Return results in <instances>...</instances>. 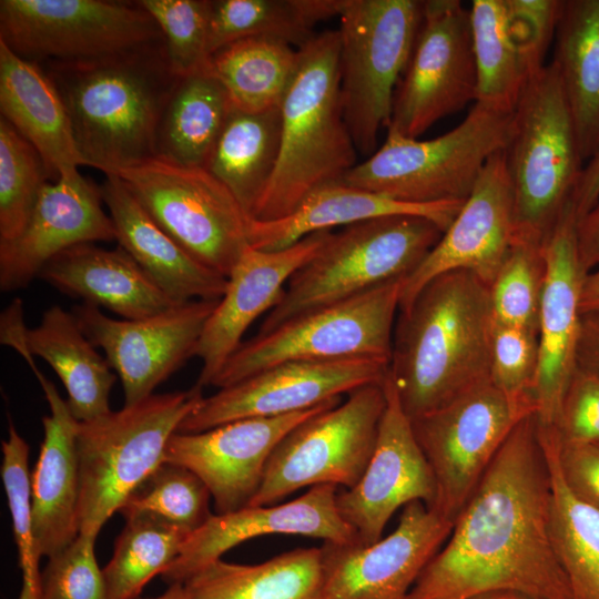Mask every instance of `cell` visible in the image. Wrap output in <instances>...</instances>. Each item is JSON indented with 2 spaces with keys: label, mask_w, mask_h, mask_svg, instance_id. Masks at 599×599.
Segmentation results:
<instances>
[{
  "label": "cell",
  "mask_w": 599,
  "mask_h": 599,
  "mask_svg": "<svg viewBox=\"0 0 599 599\" xmlns=\"http://www.w3.org/2000/svg\"><path fill=\"white\" fill-rule=\"evenodd\" d=\"M102 204L100 186L81 173L48 181L20 235L0 243L1 291L26 288L51 258L74 245L116 240Z\"/></svg>",
  "instance_id": "cell-25"
},
{
  "label": "cell",
  "mask_w": 599,
  "mask_h": 599,
  "mask_svg": "<svg viewBox=\"0 0 599 599\" xmlns=\"http://www.w3.org/2000/svg\"><path fill=\"white\" fill-rule=\"evenodd\" d=\"M515 238V200L505 149L488 159L451 224L404 280L399 309L448 272H469L490 286Z\"/></svg>",
  "instance_id": "cell-20"
},
{
  "label": "cell",
  "mask_w": 599,
  "mask_h": 599,
  "mask_svg": "<svg viewBox=\"0 0 599 599\" xmlns=\"http://www.w3.org/2000/svg\"><path fill=\"white\" fill-rule=\"evenodd\" d=\"M342 397L313 408L273 417L233 420L200 433H174L164 461L186 467L209 488L217 515L248 506L258 491L267 460L283 437Z\"/></svg>",
  "instance_id": "cell-19"
},
{
  "label": "cell",
  "mask_w": 599,
  "mask_h": 599,
  "mask_svg": "<svg viewBox=\"0 0 599 599\" xmlns=\"http://www.w3.org/2000/svg\"><path fill=\"white\" fill-rule=\"evenodd\" d=\"M545 274L544 243L516 235L489 286L494 319L538 334Z\"/></svg>",
  "instance_id": "cell-43"
},
{
  "label": "cell",
  "mask_w": 599,
  "mask_h": 599,
  "mask_svg": "<svg viewBox=\"0 0 599 599\" xmlns=\"http://www.w3.org/2000/svg\"><path fill=\"white\" fill-rule=\"evenodd\" d=\"M599 202V151L582 169L572 204L578 222Z\"/></svg>",
  "instance_id": "cell-53"
},
{
  "label": "cell",
  "mask_w": 599,
  "mask_h": 599,
  "mask_svg": "<svg viewBox=\"0 0 599 599\" xmlns=\"http://www.w3.org/2000/svg\"><path fill=\"white\" fill-rule=\"evenodd\" d=\"M531 414L487 379L413 419L436 484L429 509L454 522L511 430Z\"/></svg>",
  "instance_id": "cell-14"
},
{
  "label": "cell",
  "mask_w": 599,
  "mask_h": 599,
  "mask_svg": "<svg viewBox=\"0 0 599 599\" xmlns=\"http://www.w3.org/2000/svg\"><path fill=\"white\" fill-rule=\"evenodd\" d=\"M572 202L544 242L545 283L538 322V368L534 387L538 426L555 429L577 369L585 272L578 252Z\"/></svg>",
  "instance_id": "cell-21"
},
{
  "label": "cell",
  "mask_w": 599,
  "mask_h": 599,
  "mask_svg": "<svg viewBox=\"0 0 599 599\" xmlns=\"http://www.w3.org/2000/svg\"><path fill=\"white\" fill-rule=\"evenodd\" d=\"M337 487L313 486L281 505L246 506L212 517L185 540L179 556L161 575L169 585L183 583L233 547L265 535H300L336 544L357 542L354 529L336 505Z\"/></svg>",
  "instance_id": "cell-23"
},
{
  "label": "cell",
  "mask_w": 599,
  "mask_h": 599,
  "mask_svg": "<svg viewBox=\"0 0 599 599\" xmlns=\"http://www.w3.org/2000/svg\"><path fill=\"white\" fill-rule=\"evenodd\" d=\"M125 520L113 555L102 569L108 599H139L145 585L164 572L191 535L186 529L151 514Z\"/></svg>",
  "instance_id": "cell-40"
},
{
  "label": "cell",
  "mask_w": 599,
  "mask_h": 599,
  "mask_svg": "<svg viewBox=\"0 0 599 599\" xmlns=\"http://www.w3.org/2000/svg\"><path fill=\"white\" fill-rule=\"evenodd\" d=\"M281 106L246 112L231 106L205 169L253 214L274 174L281 146Z\"/></svg>",
  "instance_id": "cell-34"
},
{
  "label": "cell",
  "mask_w": 599,
  "mask_h": 599,
  "mask_svg": "<svg viewBox=\"0 0 599 599\" xmlns=\"http://www.w3.org/2000/svg\"><path fill=\"white\" fill-rule=\"evenodd\" d=\"M512 130L514 110L475 102L461 123L430 140L387 129L383 145L341 181L412 204L465 201Z\"/></svg>",
  "instance_id": "cell-7"
},
{
  "label": "cell",
  "mask_w": 599,
  "mask_h": 599,
  "mask_svg": "<svg viewBox=\"0 0 599 599\" xmlns=\"http://www.w3.org/2000/svg\"><path fill=\"white\" fill-rule=\"evenodd\" d=\"M162 32L171 71L183 78L209 68V0H141Z\"/></svg>",
  "instance_id": "cell-44"
},
{
  "label": "cell",
  "mask_w": 599,
  "mask_h": 599,
  "mask_svg": "<svg viewBox=\"0 0 599 599\" xmlns=\"http://www.w3.org/2000/svg\"><path fill=\"white\" fill-rule=\"evenodd\" d=\"M27 345L32 356L41 357L59 376L78 422H89L111 412L109 398L118 376L72 313L60 305L49 307L40 323L28 328Z\"/></svg>",
  "instance_id": "cell-31"
},
{
  "label": "cell",
  "mask_w": 599,
  "mask_h": 599,
  "mask_svg": "<svg viewBox=\"0 0 599 599\" xmlns=\"http://www.w3.org/2000/svg\"><path fill=\"white\" fill-rule=\"evenodd\" d=\"M385 407L384 383L369 384L300 423L272 451L248 506L275 505L304 487L353 488L374 453Z\"/></svg>",
  "instance_id": "cell-11"
},
{
  "label": "cell",
  "mask_w": 599,
  "mask_h": 599,
  "mask_svg": "<svg viewBox=\"0 0 599 599\" xmlns=\"http://www.w3.org/2000/svg\"><path fill=\"white\" fill-rule=\"evenodd\" d=\"M580 263L586 273L599 266V202L577 225Z\"/></svg>",
  "instance_id": "cell-52"
},
{
  "label": "cell",
  "mask_w": 599,
  "mask_h": 599,
  "mask_svg": "<svg viewBox=\"0 0 599 599\" xmlns=\"http://www.w3.org/2000/svg\"><path fill=\"white\" fill-rule=\"evenodd\" d=\"M231 106L209 68L180 78L159 122L156 158L205 169Z\"/></svg>",
  "instance_id": "cell-35"
},
{
  "label": "cell",
  "mask_w": 599,
  "mask_h": 599,
  "mask_svg": "<svg viewBox=\"0 0 599 599\" xmlns=\"http://www.w3.org/2000/svg\"><path fill=\"white\" fill-rule=\"evenodd\" d=\"M0 110L40 154L53 181L72 177L84 165L65 104L41 65L0 41Z\"/></svg>",
  "instance_id": "cell-29"
},
{
  "label": "cell",
  "mask_w": 599,
  "mask_h": 599,
  "mask_svg": "<svg viewBox=\"0 0 599 599\" xmlns=\"http://www.w3.org/2000/svg\"><path fill=\"white\" fill-rule=\"evenodd\" d=\"M51 179L38 151L0 118V243L23 231L38 196Z\"/></svg>",
  "instance_id": "cell-42"
},
{
  "label": "cell",
  "mask_w": 599,
  "mask_h": 599,
  "mask_svg": "<svg viewBox=\"0 0 599 599\" xmlns=\"http://www.w3.org/2000/svg\"><path fill=\"white\" fill-rule=\"evenodd\" d=\"M323 579L322 548L312 547L255 565L219 559L183 585L193 599H319Z\"/></svg>",
  "instance_id": "cell-33"
},
{
  "label": "cell",
  "mask_w": 599,
  "mask_h": 599,
  "mask_svg": "<svg viewBox=\"0 0 599 599\" xmlns=\"http://www.w3.org/2000/svg\"><path fill=\"white\" fill-rule=\"evenodd\" d=\"M141 599V598H139ZM149 599H193L183 583H172L169 588L155 598Z\"/></svg>",
  "instance_id": "cell-56"
},
{
  "label": "cell",
  "mask_w": 599,
  "mask_h": 599,
  "mask_svg": "<svg viewBox=\"0 0 599 599\" xmlns=\"http://www.w3.org/2000/svg\"><path fill=\"white\" fill-rule=\"evenodd\" d=\"M219 301L195 300L141 319L113 318L91 304L72 309L80 328L120 378L124 405L152 394L193 356Z\"/></svg>",
  "instance_id": "cell-16"
},
{
  "label": "cell",
  "mask_w": 599,
  "mask_h": 599,
  "mask_svg": "<svg viewBox=\"0 0 599 599\" xmlns=\"http://www.w3.org/2000/svg\"><path fill=\"white\" fill-rule=\"evenodd\" d=\"M558 461L570 490L599 510V441L560 444L558 439Z\"/></svg>",
  "instance_id": "cell-50"
},
{
  "label": "cell",
  "mask_w": 599,
  "mask_h": 599,
  "mask_svg": "<svg viewBox=\"0 0 599 599\" xmlns=\"http://www.w3.org/2000/svg\"><path fill=\"white\" fill-rule=\"evenodd\" d=\"M470 14L458 0L423 1L422 21L387 129L417 139L476 100Z\"/></svg>",
  "instance_id": "cell-15"
},
{
  "label": "cell",
  "mask_w": 599,
  "mask_h": 599,
  "mask_svg": "<svg viewBox=\"0 0 599 599\" xmlns=\"http://www.w3.org/2000/svg\"><path fill=\"white\" fill-rule=\"evenodd\" d=\"M1 446L3 455L1 477L12 518L23 583L40 595L41 572L33 535L32 486L28 466L29 445L10 422L8 439L3 440Z\"/></svg>",
  "instance_id": "cell-45"
},
{
  "label": "cell",
  "mask_w": 599,
  "mask_h": 599,
  "mask_svg": "<svg viewBox=\"0 0 599 599\" xmlns=\"http://www.w3.org/2000/svg\"><path fill=\"white\" fill-rule=\"evenodd\" d=\"M384 388L386 407L368 466L353 488L336 496L339 515L363 546L382 538L398 508L413 501L432 508L436 498L433 471L388 375Z\"/></svg>",
  "instance_id": "cell-22"
},
{
  "label": "cell",
  "mask_w": 599,
  "mask_h": 599,
  "mask_svg": "<svg viewBox=\"0 0 599 599\" xmlns=\"http://www.w3.org/2000/svg\"><path fill=\"white\" fill-rule=\"evenodd\" d=\"M38 278L124 319L146 318L176 305L120 245H74L51 258Z\"/></svg>",
  "instance_id": "cell-28"
},
{
  "label": "cell",
  "mask_w": 599,
  "mask_h": 599,
  "mask_svg": "<svg viewBox=\"0 0 599 599\" xmlns=\"http://www.w3.org/2000/svg\"><path fill=\"white\" fill-rule=\"evenodd\" d=\"M332 231L313 233L288 247L263 251L248 245L227 276L223 296L209 317L196 348L202 368L196 384L212 385L242 345L251 324L281 300L290 278L309 262Z\"/></svg>",
  "instance_id": "cell-24"
},
{
  "label": "cell",
  "mask_w": 599,
  "mask_h": 599,
  "mask_svg": "<svg viewBox=\"0 0 599 599\" xmlns=\"http://www.w3.org/2000/svg\"><path fill=\"white\" fill-rule=\"evenodd\" d=\"M423 14L417 0H343L338 19L343 116L357 151L372 153L390 121L395 87Z\"/></svg>",
  "instance_id": "cell-9"
},
{
  "label": "cell",
  "mask_w": 599,
  "mask_h": 599,
  "mask_svg": "<svg viewBox=\"0 0 599 599\" xmlns=\"http://www.w3.org/2000/svg\"><path fill=\"white\" fill-rule=\"evenodd\" d=\"M561 2L560 0H506L510 24L530 75L545 65V55L556 33Z\"/></svg>",
  "instance_id": "cell-48"
},
{
  "label": "cell",
  "mask_w": 599,
  "mask_h": 599,
  "mask_svg": "<svg viewBox=\"0 0 599 599\" xmlns=\"http://www.w3.org/2000/svg\"><path fill=\"white\" fill-rule=\"evenodd\" d=\"M463 203L464 201H445L412 204L338 181L316 189L282 219L250 220L248 242L257 250L277 251L316 232L392 215L426 217L444 233Z\"/></svg>",
  "instance_id": "cell-30"
},
{
  "label": "cell",
  "mask_w": 599,
  "mask_h": 599,
  "mask_svg": "<svg viewBox=\"0 0 599 599\" xmlns=\"http://www.w3.org/2000/svg\"><path fill=\"white\" fill-rule=\"evenodd\" d=\"M300 64V49L270 38L233 42L210 60L209 70L231 105L246 112L280 108Z\"/></svg>",
  "instance_id": "cell-37"
},
{
  "label": "cell",
  "mask_w": 599,
  "mask_h": 599,
  "mask_svg": "<svg viewBox=\"0 0 599 599\" xmlns=\"http://www.w3.org/2000/svg\"><path fill=\"white\" fill-rule=\"evenodd\" d=\"M101 196L119 245L175 304L219 301L227 278L209 268L166 234L114 174H104Z\"/></svg>",
  "instance_id": "cell-27"
},
{
  "label": "cell",
  "mask_w": 599,
  "mask_h": 599,
  "mask_svg": "<svg viewBox=\"0 0 599 599\" xmlns=\"http://www.w3.org/2000/svg\"><path fill=\"white\" fill-rule=\"evenodd\" d=\"M489 286L465 271L441 274L399 309L388 376L410 420L489 379Z\"/></svg>",
  "instance_id": "cell-2"
},
{
  "label": "cell",
  "mask_w": 599,
  "mask_h": 599,
  "mask_svg": "<svg viewBox=\"0 0 599 599\" xmlns=\"http://www.w3.org/2000/svg\"><path fill=\"white\" fill-rule=\"evenodd\" d=\"M195 384L152 394L118 412L79 422L80 534L97 537L125 499L164 461L166 445L203 399Z\"/></svg>",
  "instance_id": "cell-6"
},
{
  "label": "cell",
  "mask_w": 599,
  "mask_h": 599,
  "mask_svg": "<svg viewBox=\"0 0 599 599\" xmlns=\"http://www.w3.org/2000/svg\"><path fill=\"white\" fill-rule=\"evenodd\" d=\"M597 311H599V266L587 273L580 297L581 314Z\"/></svg>",
  "instance_id": "cell-54"
},
{
  "label": "cell",
  "mask_w": 599,
  "mask_h": 599,
  "mask_svg": "<svg viewBox=\"0 0 599 599\" xmlns=\"http://www.w3.org/2000/svg\"><path fill=\"white\" fill-rule=\"evenodd\" d=\"M555 432L560 444L599 441V378L577 367L565 393Z\"/></svg>",
  "instance_id": "cell-49"
},
{
  "label": "cell",
  "mask_w": 599,
  "mask_h": 599,
  "mask_svg": "<svg viewBox=\"0 0 599 599\" xmlns=\"http://www.w3.org/2000/svg\"><path fill=\"white\" fill-rule=\"evenodd\" d=\"M39 65L65 104L84 165L111 174L156 158L159 122L180 79L164 41L98 61Z\"/></svg>",
  "instance_id": "cell-3"
},
{
  "label": "cell",
  "mask_w": 599,
  "mask_h": 599,
  "mask_svg": "<svg viewBox=\"0 0 599 599\" xmlns=\"http://www.w3.org/2000/svg\"><path fill=\"white\" fill-rule=\"evenodd\" d=\"M551 474L535 414L497 453L407 599L518 591L571 599L550 532Z\"/></svg>",
  "instance_id": "cell-1"
},
{
  "label": "cell",
  "mask_w": 599,
  "mask_h": 599,
  "mask_svg": "<svg viewBox=\"0 0 599 599\" xmlns=\"http://www.w3.org/2000/svg\"><path fill=\"white\" fill-rule=\"evenodd\" d=\"M538 433L551 474V540L571 599H599V510L565 481L556 432L538 426Z\"/></svg>",
  "instance_id": "cell-36"
},
{
  "label": "cell",
  "mask_w": 599,
  "mask_h": 599,
  "mask_svg": "<svg viewBox=\"0 0 599 599\" xmlns=\"http://www.w3.org/2000/svg\"><path fill=\"white\" fill-rule=\"evenodd\" d=\"M0 41L43 64L98 61L164 40L138 1L1 0Z\"/></svg>",
  "instance_id": "cell-13"
},
{
  "label": "cell",
  "mask_w": 599,
  "mask_h": 599,
  "mask_svg": "<svg viewBox=\"0 0 599 599\" xmlns=\"http://www.w3.org/2000/svg\"><path fill=\"white\" fill-rule=\"evenodd\" d=\"M474 599H542V598L524 593V592H518V591L502 590V591H494V592L484 593Z\"/></svg>",
  "instance_id": "cell-55"
},
{
  "label": "cell",
  "mask_w": 599,
  "mask_h": 599,
  "mask_svg": "<svg viewBox=\"0 0 599 599\" xmlns=\"http://www.w3.org/2000/svg\"><path fill=\"white\" fill-rule=\"evenodd\" d=\"M211 498L206 485L192 470L163 461L125 499L119 512L125 519L155 515L192 534L212 517Z\"/></svg>",
  "instance_id": "cell-41"
},
{
  "label": "cell",
  "mask_w": 599,
  "mask_h": 599,
  "mask_svg": "<svg viewBox=\"0 0 599 599\" xmlns=\"http://www.w3.org/2000/svg\"><path fill=\"white\" fill-rule=\"evenodd\" d=\"M577 367L599 378V311L581 314Z\"/></svg>",
  "instance_id": "cell-51"
},
{
  "label": "cell",
  "mask_w": 599,
  "mask_h": 599,
  "mask_svg": "<svg viewBox=\"0 0 599 599\" xmlns=\"http://www.w3.org/2000/svg\"><path fill=\"white\" fill-rule=\"evenodd\" d=\"M388 370L389 364L373 359L281 363L203 397L177 433H200L237 419L306 410L358 387L383 384Z\"/></svg>",
  "instance_id": "cell-17"
},
{
  "label": "cell",
  "mask_w": 599,
  "mask_h": 599,
  "mask_svg": "<svg viewBox=\"0 0 599 599\" xmlns=\"http://www.w3.org/2000/svg\"><path fill=\"white\" fill-rule=\"evenodd\" d=\"M97 537L79 534L49 557L40 575V599H108L94 545Z\"/></svg>",
  "instance_id": "cell-47"
},
{
  "label": "cell",
  "mask_w": 599,
  "mask_h": 599,
  "mask_svg": "<svg viewBox=\"0 0 599 599\" xmlns=\"http://www.w3.org/2000/svg\"><path fill=\"white\" fill-rule=\"evenodd\" d=\"M538 368V334L494 319L489 379L510 400L532 408Z\"/></svg>",
  "instance_id": "cell-46"
},
{
  "label": "cell",
  "mask_w": 599,
  "mask_h": 599,
  "mask_svg": "<svg viewBox=\"0 0 599 599\" xmlns=\"http://www.w3.org/2000/svg\"><path fill=\"white\" fill-rule=\"evenodd\" d=\"M45 395L50 415L42 418L44 437L31 475L37 558L51 557L80 534L79 422L68 402L38 368L29 351L21 354Z\"/></svg>",
  "instance_id": "cell-26"
},
{
  "label": "cell",
  "mask_w": 599,
  "mask_h": 599,
  "mask_svg": "<svg viewBox=\"0 0 599 599\" xmlns=\"http://www.w3.org/2000/svg\"><path fill=\"white\" fill-rule=\"evenodd\" d=\"M339 48L338 30L316 33L300 48L298 69L281 104L278 161L251 220L286 216L356 165L341 102Z\"/></svg>",
  "instance_id": "cell-4"
},
{
  "label": "cell",
  "mask_w": 599,
  "mask_h": 599,
  "mask_svg": "<svg viewBox=\"0 0 599 599\" xmlns=\"http://www.w3.org/2000/svg\"><path fill=\"white\" fill-rule=\"evenodd\" d=\"M441 235L433 221L414 215L376 217L332 232L315 256L290 278L257 334L387 282L406 278Z\"/></svg>",
  "instance_id": "cell-5"
},
{
  "label": "cell",
  "mask_w": 599,
  "mask_h": 599,
  "mask_svg": "<svg viewBox=\"0 0 599 599\" xmlns=\"http://www.w3.org/2000/svg\"><path fill=\"white\" fill-rule=\"evenodd\" d=\"M506 156L516 235L544 243L572 202L583 169L569 105L552 62L529 77L519 94Z\"/></svg>",
  "instance_id": "cell-8"
},
{
  "label": "cell",
  "mask_w": 599,
  "mask_h": 599,
  "mask_svg": "<svg viewBox=\"0 0 599 599\" xmlns=\"http://www.w3.org/2000/svg\"><path fill=\"white\" fill-rule=\"evenodd\" d=\"M343 0H210L209 52L246 38H270L300 49L322 20L338 17Z\"/></svg>",
  "instance_id": "cell-38"
},
{
  "label": "cell",
  "mask_w": 599,
  "mask_h": 599,
  "mask_svg": "<svg viewBox=\"0 0 599 599\" xmlns=\"http://www.w3.org/2000/svg\"><path fill=\"white\" fill-rule=\"evenodd\" d=\"M477 73L476 100L514 110L530 75L506 0H474L469 10Z\"/></svg>",
  "instance_id": "cell-39"
},
{
  "label": "cell",
  "mask_w": 599,
  "mask_h": 599,
  "mask_svg": "<svg viewBox=\"0 0 599 599\" xmlns=\"http://www.w3.org/2000/svg\"><path fill=\"white\" fill-rule=\"evenodd\" d=\"M404 280L387 282L256 334L227 359L212 386L224 388L292 361L373 359L389 364Z\"/></svg>",
  "instance_id": "cell-10"
},
{
  "label": "cell",
  "mask_w": 599,
  "mask_h": 599,
  "mask_svg": "<svg viewBox=\"0 0 599 599\" xmlns=\"http://www.w3.org/2000/svg\"><path fill=\"white\" fill-rule=\"evenodd\" d=\"M556 67L571 113L582 161L599 151V0L561 2Z\"/></svg>",
  "instance_id": "cell-32"
},
{
  "label": "cell",
  "mask_w": 599,
  "mask_h": 599,
  "mask_svg": "<svg viewBox=\"0 0 599 599\" xmlns=\"http://www.w3.org/2000/svg\"><path fill=\"white\" fill-rule=\"evenodd\" d=\"M111 174L180 246L227 278L250 245L251 219L216 177L159 158Z\"/></svg>",
  "instance_id": "cell-12"
},
{
  "label": "cell",
  "mask_w": 599,
  "mask_h": 599,
  "mask_svg": "<svg viewBox=\"0 0 599 599\" xmlns=\"http://www.w3.org/2000/svg\"><path fill=\"white\" fill-rule=\"evenodd\" d=\"M454 522L422 501L403 508L397 527L370 545L323 541L319 599H407Z\"/></svg>",
  "instance_id": "cell-18"
}]
</instances>
